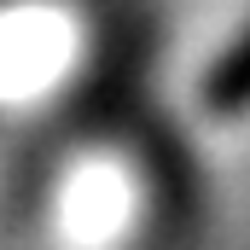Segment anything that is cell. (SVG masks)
<instances>
[{"instance_id":"1","label":"cell","mask_w":250,"mask_h":250,"mask_svg":"<svg viewBox=\"0 0 250 250\" xmlns=\"http://www.w3.org/2000/svg\"><path fill=\"white\" fill-rule=\"evenodd\" d=\"M204 105H209V117H221V123L250 117V23L215 53L209 76H204Z\"/></svg>"}]
</instances>
